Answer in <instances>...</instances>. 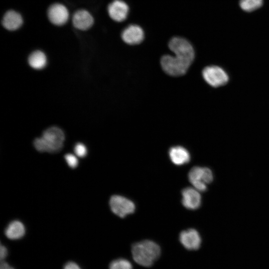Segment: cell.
I'll return each mask as SVG.
<instances>
[{"label": "cell", "instance_id": "obj_1", "mask_svg": "<svg viewBox=\"0 0 269 269\" xmlns=\"http://www.w3.org/2000/svg\"><path fill=\"white\" fill-rule=\"evenodd\" d=\"M160 248L155 242L148 240L134 243L132 254L134 261L144 267H150L159 258Z\"/></svg>", "mask_w": 269, "mask_h": 269}, {"label": "cell", "instance_id": "obj_2", "mask_svg": "<svg viewBox=\"0 0 269 269\" xmlns=\"http://www.w3.org/2000/svg\"><path fill=\"white\" fill-rule=\"evenodd\" d=\"M64 140L63 131L58 127H52L46 130L41 137L36 138L33 144L40 152L55 153L62 149Z\"/></svg>", "mask_w": 269, "mask_h": 269}, {"label": "cell", "instance_id": "obj_3", "mask_svg": "<svg viewBox=\"0 0 269 269\" xmlns=\"http://www.w3.org/2000/svg\"><path fill=\"white\" fill-rule=\"evenodd\" d=\"M168 47L175 56L190 64L193 62L195 56L194 48L187 39L174 37L170 40Z\"/></svg>", "mask_w": 269, "mask_h": 269}, {"label": "cell", "instance_id": "obj_4", "mask_svg": "<svg viewBox=\"0 0 269 269\" xmlns=\"http://www.w3.org/2000/svg\"><path fill=\"white\" fill-rule=\"evenodd\" d=\"M163 70L168 75L180 76L185 74L191 64L175 56L163 55L160 60Z\"/></svg>", "mask_w": 269, "mask_h": 269}, {"label": "cell", "instance_id": "obj_5", "mask_svg": "<svg viewBox=\"0 0 269 269\" xmlns=\"http://www.w3.org/2000/svg\"><path fill=\"white\" fill-rule=\"evenodd\" d=\"M188 179L194 188L199 191H205L207 184L211 183L213 179L211 170L208 167L194 166L188 173Z\"/></svg>", "mask_w": 269, "mask_h": 269}, {"label": "cell", "instance_id": "obj_6", "mask_svg": "<svg viewBox=\"0 0 269 269\" xmlns=\"http://www.w3.org/2000/svg\"><path fill=\"white\" fill-rule=\"evenodd\" d=\"M109 204L112 211L121 218H124L134 212L135 205L131 200L121 195L111 196Z\"/></svg>", "mask_w": 269, "mask_h": 269}, {"label": "cell", "instance_id": "obj_7", "mask_svg": "<svg viewBox=\"0 0 269 269\" xmlns=\"http://www.w3.org/2000/svg\"><path fill=\"white\" fill-rule=\"evenodd\" d=\"M202 76L205 81L214 87L223 86L229 80L227 73L222 68L215 65L205 67L203 70Z\"/></svg>", "mask_w": 269, "mask_h": 269}, {"label": "cell", "instance_id": "obj_8", "mask_svg": "<svg viewBox=\"0 0 269 269\" xmlns=\"http://www.w3.org/2000/svg\"><path fill=\"white\" fill-rule=\"evenodd\" d=\"M47 16L51 23L57 26L65 24L69 19V12L63 4L55 3L51 5L47 10Z\"/></svg>", "mask_w": 269, "mask_h": 269}, {"label": "cell", "instance_id": "obj_9", "mask_svg": "<svg viewBox=\"0 0 269 269\" xmlns=\"http://www.w3.org/2000/svg\"><path fill=\"white\" fill-rule=\"evenodd\" d=\"M179 241L188 250H198L201 244V238L198 232L194 229L182 231L179 235Z\"/></svg>", "mask_w": 269, "mask_h": 269}, {"label": "cell", "instance_id": "obj_10", "mask_svg": "<svg viewBox=\"0 0 269 269\" xmlns=\"http://www.w3.org/2000/svg\"><path fill=\"white\" fill-rule=\"evenodd\" d=\"M128 5L122 0H114L108 6V13L113 20L122 22L125 20L129 14Z\"/></svg>", "mask_w": 269, "mask_h": 269}, {"label": "cell", "instance_id": "obj_11", "mask_svg": "<svg viewBox=\"0 0 269 269\" xmlns=\"http://www.w3.org/2000/svg\"><path fill=\"white\" fill-rule=\"evenodd\" d=\"M144 36V31L142 28L136 24L128 26L121 34L123 40L130 45L139 44L143 40Z\"/></svg>", "mask_w": 269, "mask_h": 269}, {"label": "cell", "instance_id": "obj_12", "mask_svg": "<svg viewBox=\"0 0 269 269\" xmlns=\"http://www.w3.org/2000/svg\"><path fill=\"white\" fill-rule=\"evenodd\" d=\"M181 194L182 203L187 209L195 210L200 206L201 197L199 191L195 188H185L182 190Z\"/></svg>", "mask_w": 269, "mask_h": 269}, {"label": "cell", "instance_id": "obj_13", "mask_svg": "<svg viewBox=\"0 0 269 269\" xmlns=\"http://www.w3.org/2000/svg\"><path fill=\"white\" fill-rule=\"evenodd\" d=\"M72 23L76 29L82 31L87 30L93 25L94 18L87 10L79 9L73 14Z\"/></svg>", "mask_w": 269, "mask_h": 269}, {"label": "cell", "instance_id": "obj_14", "mask_svg": "<svg viewBox=\"0 0 269 269\" xmlns=\"http://www.w3.org/2000/svg\"><path fill=\"white\" fill-rule=\"evenodd\" d=\"M23 23V18L18 12L9 10L4 14L2 24L4 28L9 31H14L19 28Z\"/></svg>", "mask_w": 269, "mask_h": 269}, {"label": "cell", "instance_id": "obj_15", "mask_svg": "<svg viewBox=\"0 0 269 269\" xmlns=\"http://www.w3.org/2000/svg\"><path fill=\"white\" fill-rule=\"evenodd\" d=\"M168 153L171 161L177 165L187 163L190 160V155L188 151L181 146L171 147Z\"/></svg>", "mask_w": 269, "mask_h": 269}, {"label": "cell", "instance_id": "obj_16", "mask_svg": "<svg viewBox=\"0 0 269 269\" xmlns=\"http://www.w3.org/2000/svg\"><path fill=\"white\" fill-rule=\"evenodd\" d=\"M24 226L18 221L11 222L5 230L6 237L11 240L20 239L24 236Z\"/></svg>", "mask_w": 269, "mask_h": 269}, {"label": "cell", "instance_id": "obj_17", "mask_svg": "<svg viewBox=\"0 0 269 269\" xmlns=\"http://www.w3.org/2000/svg\"><path fill=\"white\" fill-rule=\"evenodd\" d=\"M28 63L33 68L41 69L44 68L47 62L45 54L39 50L33 52L28 57Z\"/></svg>", "mask_w": 269, "mask_h": 269}, {"label": "cell", "instance_id": "obj_18", "mask_svg": "<svg viewBox=\"0 0 269 269\" xmlns=\"http://www.w3.org/2000/svg\"><path fill=\"white\" fill-rule=\"evenodd\" d=\"M263 2V0H241L240 6L244 11L251 12L260 7Z\"/></svg>", "mask_w": 269, "mask_h": 269}, {"label": "cell", "instance_id": "obj_19", "mask_svg": "<svg viewBox=\"0 0 269 269\" xmlns=\"http://www.w3.org/2000/svg\"><path fill=\"white\" fill-rule=\"evenodd\" d=\"M109 269H133V266L128 260L120 258L113 261L110 264Z\"/></svg>", "mask_w": 269, "mask_h": 269}, {"label": "cell", "instance_id": "obj_20", "mask_svg": "<svg viewBox=\"0 0 269 269\" xmlns=\"http://www.w3.org/2000/svg\"><path fill=\"white\" fill-rule=\"evenodd\" d=\"M75 154L79 157H83L87 154V149L84 144L81 143H77L74 147Z\"/></svg>", "mask_w": 269, "mask_h": 269}, {"label": "cell", "instance_id": "obj_21", "mask_svg": "<svg viewBox=\"0 0 269 269\" xmlns=\"http://www.w3.org/2000/svg\"><path fill=\"white\" fill-rule=\"evenodd\" d=\"M65 159L68 165L71 168H75L78 164L77 157L73 154L68 153L65 155Z\"/></svg>", "mask_w": 269, "mask_h": 269}, {"label": "cell", "instance_id": "obj_22", "mask_svg": "<svg viewBox=\"0 0 269 269\" xmlns=\"http://www.w3.org/2000/svg\"><path fill=\"white\" fill-rule=\"evenodd\" d=\"M63 269H81L79 265L75 262H69L64 266Z\"/></svg>", "mask_w": 269, "mask_h": 269}, {"label": "cell", "instance_id": "obj_23", "mask_svg": "<svg viewBox=\"0 0 269 269\" xmlns=\"http://www.w3.org/2000/svg\"><path fill=\"white\" fill-rule=\"evenodd\" d=\"M7 255V250L5 247L0 245V261H4Z\"/></svg>", "mask_w": 269, "mask_h": 269}, {"label": "cell", "instance_id": "obj_24", "mask_svg": "<svg viewBox=\"0 0 269 269\" xmlns=\"http://www.w3.org/2000/svg\"><path fill=\"white\" fill-rule=\"evenodd\" d=\"M0 269H14L13 267L10 266L8 263L4 261H1L0 265Z\"/></svg>", "mask_w": 269, "mask_h": 269}]
</instances>
